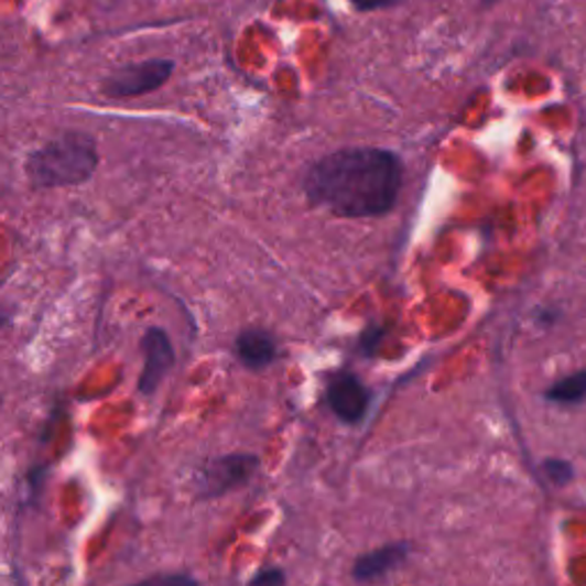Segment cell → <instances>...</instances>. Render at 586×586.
<instances>
[{"label":"cell","instance_id":"cell-2","mask_svg":"<svg viewBox=\"0 0 586 586\" xmlns=\"http://www.w3.org/2000/svg\"><path fill=\"white\" fill-rule=\"evenodd\" d=\"M99 154L93 135L69 131L48 140L25 161V174L37 188L76 186L93 177Z\"/></svg>","mask_w":586,"mask_h":586},{"label":"cell","instance_id":"cell-9","mask_svg":"<svg viewBox=\"0 0 586 586\" xmlns=\"http://www.w3.org/2000/svg\"><path fill=\"white\" fill-rule=\"evenodd\" d=\"M545 399L552 403H562V405L584 401L586 399V369L556 380V383L545 392Z\"/></svg>","mask_w":586,"mask_h":586},{"label":"cell","instance_id":"cell-12","mask_svg":"<svg viewBox=\"0 0 586 586\" xmlns=\"http://www.w3.org/2000/svg\"><path fill=\"white\" fill-rule=\"evenodd\" d=\"M263 582H284V575L280 571H269V573H261L252 579V584H263Z\"/></svg>","mask_w":586,"mask_h":586},{"label":"cell","instance_id":"cell-3","mask_svg":"<svg viewBox=\"0 0 586 586\" xmlns=\"http://www.w3.org/2000/svg\"><path fill=\"white\" fill-rule=\"evenodd\" d=\"M172 72L174 63L165 61V57L122 65L104 78L101 93L110 99H135L163 87L170 80Z\"/></svg>","mask_w":586,"mask_h":586},{"label":"cell","instance_id":"cell-7","mask_svg":"<svg viewBox=\"0 0 586 586\" xmlns=\"http://www.w3.org/2000/svg\"><path fill=\"white\" fill-rule=\"evenodd\" d=\"M278 346L275 339L267 330H243L237 337V356L241 358L243 365L252 369H263L275 360Z\"/></svg>","mask_w":586,"mask_h":586},{"label":"cell","instance_id":"cell-8","mask_svg":"<svg viewBox=\"0 0 586 586\" xmlns=\"http://www.w3.org/2000/svg\"><path fill=\"white\" fill-rule=\"evenodd\" d=\"M405 556H408V545L405 543L386 545V547H380V550H376L371 554L360 556V560L356 562L354 575H356V579L380 577V575L394 571L405 560Z\"/></svg>","mask_w":586,"mask_h":586},{"label":"cell","instance_id":"cell-1","mask_svg":"<svg viewBox=\"0 0 586 586\" xmlns=\"http://www.w3.org/2000/svg\"><path fill=\"white\" fill-rule=\"evenodd\" d=\"M305 191L316 207L341 218L383 216L401 191V161L378 146L339 150L307 170Z\"/></svg>","mask_w":586,"mask_h":586},{"label":"cell","instance_id":"cell-11","mask_svg":"<svg viewBox=\"0 0 586 586\" xmlns=\"http://www.w3.org/2000/svg\"><path fill=\"white\" fill-rule=\"evenodd\" d=\"M358 12H378V10H388L394 8L399 0H350Z\"/></svg>","mask_w":586,"mask_h":586},{"label":"cell","instance_id":"cell-5","mask_svg":"<svg viewBox=\"0 0 586 586\" xmlns=\"http://www.w3.org/2000/svg\"><path fill=\"white\" fill-rule=\"evenodd\" d=\"M142 346H144V369L138 386L142 394H154L156 388L161 386V380L167 376V371L174 365V350L170 337L161 328L146 330Z\"/></svg>","mask_w":586,"mask_h":586},{"label":"cell","instance_id":"cell-6","mask_svg":"<svg viewBox=\"0 0 586 586\" xmlns=\"http://www.w3.org/2000/svg\"><path fill=\"white\" fill-rule=\"evenodd\" d=\"M328 403L339 420L358 424L369 408V392L354 373H339L328 386Z\"/></svg>","mask_w":586,"mask_h":586},{"label":"cell","instance_id":"cell-10","mask_svg":"<svg viewBox=\"0 0 586 586\" xmlns=\"http://www.w3.org/2000/svg\"><path fill=\"white\" fill-rule=\"evenodd\" d=\"M543 470H545V477H547L552 484L566 486V484L573 479V465H571L568 460H560V458L545 460V463H543Z\"/></svg>","mask_w":586,"mask_h":586},{"label":"cell","instance_id":"cell-4","mask_svg":"<svg viewBox=\"0 0 586 586\" xmlns=\"http://www.w3.org/2000/svg\"><path fill=\"white\" fill-rule=\"evenodd\" d=\"M259 467V458L252 454H231L211 460L197 475V492L204 497H216L231 488L243 486Z\"/></svg>","mask_w":586,"mask_h":586}]
</instances>
